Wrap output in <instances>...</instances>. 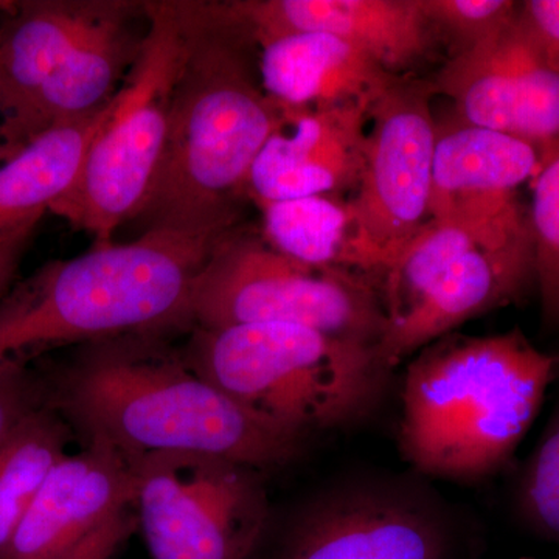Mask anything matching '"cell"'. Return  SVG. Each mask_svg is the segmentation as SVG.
I'll list each match as a JSON object with an SVG mask.
<instances>
[{
    "label": "cell",
    "mask_w": 559,
    "mask_h": 559,
    "mask_svg": "<svg viewBox=\"0 0 559 559\" xmlns=\"http://www.w3.org/2000/svg\"><path fill=\"white\" fill-rule=\"evenodd\" d=\"M40 388L44 404L87 440L108 441L131 457L200 452L261 469L289 462L301 443L148 336L95 342Z\"/></svg>",
    "instance_id": "1"
},
{
    "label": "cell",
    "mask_w": 559,
    "mask_h": 559,
    "mask_svg": "<svg viewBox=\"0 0 559 559\" xmlns=\"http://www.w3.org/2000/svg\"><path fill=\"white\" fill-rule=\"evenodd\" d=\"M229 231L148 229L55 261L0 299V371L75 342L150 336L191 322L194 283Z\"/></svg>",
    "instance_id": "2"
},
{
    "label": "cell",
    "mask_w": 559,
    "mask_h": 559,
    "mask_svg": "<svg viewBox=\"0 0 559 559\" xmlns=\"http://www.w3.org/2000/svg\"><path fill=\"white\" fill-rule=\"evenodd\" d=\"M182 3L189 43L173 92L167 142L139 218L148 229L230 231L260 151L283 109L252 79L245 39Z\"/></svg>",
    "instance_id": "3"
},
{
    "label": "cell",
    "mask_w": 559,
    "mask_h": 559,
    "mask_svg": "<svg viewBox=\"0 0 559 559\" xmlns=\"http://www.w3.org/2000/svg\"><path fill=\"white\" fill-rule=\"evenodd\" d=\"M559 359L520 330L448 334L419 349L403 384L400 448L426 476L477 480L513 457L538 417Z\"/></svg>",
    "instance_id": "4"
},
{
    "label": "cell",
    "mask_w": 559,
    "mask_h": 559,
    "mask_svg": "<svg viewBox=\"0 0 559 559\" xmlns=\"http://www.w3.org/2000/svg\"><path fill=\"white\" fill-rule=\"evenodd\" d=\"M186 359L242 407L299 437L369 417L392 370L374 345L290 323L197 329Z\"/></svg>",
    "instance_id": "5"
},
{
    "label": "cell",
    "mask_w": 559,
    "mask_h": 559,
    "mask_svg": "<svg viewBox=\"0 0 559 559\" xmlns=\"http://www.w3.org/2000/svg\"><path fill=\"white\" fill-rule=\"evenodd\" d=\"M145 10L148 33L130 76L92 140L79 178L50 207L91 234L97 248L112 245L121 224L139 218L145 209L164 156L173 92L189 43L182 3H148Z\"/></svg>",
    "instance_id": "6"
},
{
    "label": "cell",
    "mask_w": 559,
    "mask_h": 559,
    "mask_svg": "<svg viewBox=\"0 0 559 559\" xmlns=\"http://www.w3.org/2000/svg\"><path fill=\"white\" fill-rule=\"evenodd\" d=\"M190 316L202 330L290 323L374 347L385 326L380 293L355 272L308 266L231 230L194 283Z\"/></svg>",
    "instance_id": "7"
},
{
    "label": "cell",
    "mask_w": 559,
    "mask_h": 559,
    "mask_svg": "<svg viewBox=\"0 0 559 559\" xmlns=\"http://www.w3.org/2000/svg\"><path fill=\"white\" fill-rule=\"evenodd\" d=\"M135 459L139 527L154 559H248L267 521L257 471L200 452Z\"/></svg>",
    "instance_id": "8"
},
{
    "label": "cell",
    "mask_w": 559,
    "mask_h": 559,
    "mask_svg": "<svg viewBox=\"0 0 559 559\" xmlns=\"http://www.w3.org/2000/svg\"><path fill=\"white\" fill-rule=\"evenodd\" d=\"M432 81L396 76L370 108L349 270L382 275L429 216L437 121Z\"/></svg>",
    "instance_id": "9"
},
{
    "label": "cell",
    "mask_w": 559,
    "mask_h": 559,
    "mask_svg": "<svg viewBox=\"0 0 559 559\" xmlns=\"http://www.w3.org/2000/svg\"><path fill=\"white\" fill-rule=\"evenodd\" d=\"M454 119L527 142L540 157L559 143V66L520 13L479 46L455 55L432 81Z\"/></svg>",
    "instance_id": "10"
},
{
    "label": "cell",
    "mask_w": 559,
    "mask_h": 559,
    "mask_svg": "<svg viewBox=\"0 0 559 559\" xmlns=\"http://www.w3.org/2000/svg\"><path fill=\"white\" fill-rule=\"evenodd\" d=\"M451 533L421 496L388 485L336 489L294 522L277 559H448Z\"/></svg>",
    "instance_id": "11"
},
{
    "label": "cell",
    "mask_w": 559,
    "mask_h": 559,
    "mask_svg": "<svg viewBox=\"0 0 559 559\" xmlns=\"http://www.w3.org/2000/svg\"><path fill=\"white\" fill-rule=\"evenodd\" d=\"M201 5L210 20L259 46L294 33H326L366 51L396 76L421 61L433 43L421 0H240Z\"/></svg>",
    "instance_id": "12"
},
{
    "label": "cell",
    "mask_w": 559,
    "mask_h": 559,
    "mask_svg": "<svg viewBox=\"0 0 559 559\" xmlns=\"http://www.w3.org/2000/svg\"><path fill=\"white\" fill-rule=\"evenodd\" d=\"M370 103L283 109L248 179L255 202L334 197L358 186Z\"/></svg>",
    "instance_id": "13"
},
{
    "label": "cell",
    "mask_w": 559,
    "mask_h": 559,
    "mask_svg": "<svg viewBox=\"0 0 559 559\" xmlns=\"http://www.w3.org/2000/svg\"><path fill=\"white\" fill-rule=\"evenodd\" d=\"M135 496V459L108 441L90 439L44 481L7 559H64L114 514L134 507Z\"/></svg>",
    "instance_id": "14"
},
{
    "label": "cell",
    "mask_w": 559,
    "mask_h": 559,
    "mask_svg": "<svg viewBox=\"0 0 559 559\" xmlns=\"http://www.w3.org/2000/svg\"><path fill=\"white\" fill-rule=\"evenodd\" d=\"M532 282L533 259L473 250L452 264L414 310L385 325L378 355L393 369L468 320L516 300Z\"/></svg>",
    "instance_id": "15"
},
{
    "label": "cell",
    "mask_w": 559,
    "mask_h": 559,
    "mask_svg": "<svg viewBox=\"0 0 559 559\" xmlns=\"http://www.w3.org/2000/svg\"><path fill=\"white\" fill-rule=\"evenodd\" d=\"M260 47L261 87L283 109L373 105L396 79L366 51L326 33H294Z\"/></svg>",
    "instance_id": "16"
},
{
    "label": "cell",
    "mask_w": 559,
    "mask_h": 559,
    "mask_svg": "<svg viewBox=\"0 0 559 559\" xmlns=\"http://www.w3.org/2000/svg\"><path fill=\"white\" fill-rule=\"evenodd\" d=\"M130 3L108 2L98 21L66 55L40 87L24 142L55 124L70 123L105 108L117 95L124 69L138 60L142 39L128 27Z\"/></svg>",
    "instance_id": "17"
},
{
    "label": "cell",
    "mask_w": 559,
    "mask_h": 559,
    "mask_svg": "<svg viewBox=\"0 0 559 559\" xmlns=\"http://www.w3.org/2000/svg\"><path fill=\"white\" fill-rule=\"evenodd\" d=\"M114 100L92 116L40 132L0 165V246L28 240L44 213L73 186Z\"/></svg>",
    "instance_id": "18"
},
{
    "label": "cell",
    "mask_w": 559,
    "mask_h": 559,
    "mask_svg": "<svg viewBox=\"0 0 559 559\" xmlns=\"http://www.w3.org/2000/svg\"><path fill=\"white\" fill-rule=\"evenodd\" d=\"M106 3H38L0 33V109L14 139L24 140L40 87L91 31Z\"/></svg>",
    "instance_id": "19"
},
{
    "label": "cell",
    "mask_w": 559,
    "mask_h": 559,
    "mask_svg": "<svg viewBox=\"0 0 559 559\" xmlns=\"http://www.w3.org/2000/svg\"><path fill=\"white\" fill-rule=\"evenodd\" d=\"M540 153L502 132L463 121L437 124L429 218H440L454 202L516 194L535 178Z\"/></svg>",
    "instance_id": "20"
},
{
    "label": "cell",
    "mask_w": 559,
    "mask_h": 559,
    "mask_svg": "<svg viewBox=\"0 0 559 559\" xmlns=\"http://www.w3.org/2000/svg\"><path fill=\"white\" fill-rule=\"evenodd\" d=\"M72 430L60 412L43 403L0 443V559L9 557L14 535L44 481L68 457Z\"/></svg>",
    "instance_id": "21"
},
{
    "label": "cell",
    "mask_w": 559,
    "mask_h": 559,
    "mask_svg": "<svg viewBox=\"0 0 559 559\" xmlns=\"http://www.w3.org/2000/svg\"><path fill=\"white\" fill-rule=\"evenodd\" d=\"M264 240L282 255L312 267L349 270L353 221L348 202L334 197L257 202Z\"/></svg>",
    "instance_id": "22"
},
{
    "label": "cell",
    "mask_w": 559,
    "mask_h": 559,
    "mask_svg": "<svg viewBox=\"0 0 559 559\" xmlns=\"http://www.w3.org/2000/svg\"><path fill=\"white\" fill-rule=\"evenodd\" d=\"M476 249L479 248L473 235L459 221H426L381 275L384 278L380 296L385 325L414 310L455 261Z\"/></svg>",
    "instance_id": "23"
},
{
    "label": "cell",
    "mask_w": 559,
    "mask_h": 559,
    "mask_svg": "<svg viewBox=\"0 0 559 559\" xmlns=\"http://www.w3.org/2000/svg\"><path fill=\"white\" fill-rule=\"evenodd\" d=\"M528 210L544 319L559 325V143L540 157Z\"/></svg>",
    "instance_id": "24"
},
{
    "label": "cell",
    "mask_w": 559,
    "mask_h": 559,
    "mask_svg": "<svg viewBox=\"0 0 559 559\" xmlns=\"http://www.w3.org/2000/svg\"><path fill=\"white\" fill-rule=\"evenodd\" d=\"M518 506L538 535L559 540V399L522 471Z\"/></svg>",
    "instance_id": "25"
},
{
    "label": "cell",
    "mask_w": 559,
    "mask_h": 559,
    "mask_svg": "<svg viewBox=\"0 0 559 559\" xmlns=\"http://www.w3.org/2000/svg\"><path fill=\"white\" fill-rule=\"evenodd\" d=\"M520 7L521 2L511 0H421L430 27L447 33L457 53L502 32L518 16Z\"/></svg>",
    "instance_id": "26"
},
{
    "label": "cell",
    "mask_w": 559,
    "mask_h": 559,
    "mask_svg": "<svg viewBox=\"0 0 559 559\" xmlns=\"http://www.w3.org/2000/svg\"><path fill=\"white\" fill-rule=\"evenodd\" d=\"M44 403L40 382L25 369L0 371V443L25 415Z\"/></svg>",
    "instance_id": "27"
},
{
    "label": "cell",
    "mask_w": 559,
    "mask_h": 559,
    "mask_svg": "<svg viewBox=\"0 0 559 559\" xmlns=\"http://www.w3.org/2000/svg\"><path fill=\"white\" fill-rule=\"evenodd\" d=\"M134 507L119 511L86 536L64 559H114L139 525Z\"/></svg>",
    "instance_id": "28"
},
{
    "label": "cell",
    "mask_w": 559,
    "mask_h": 559,
    "mask_svg": "<svg viewBox=\"0 0 559 559\" xmlns=\"http://www.w3.org/2000/svg\"><path fill=\"white\" fill-rule=\"evenodd\" d=\"M521 16L551 60L559 66V0L521 2Z\"/></svg>",
    "instance_id": "29"
},
{
    "label": "cell",
    "mask_w": 559,
    "mask_h": 559,
    "mask_svg": "<svg viewBox=\"0 0 559 559\" xmlns=\"http://www.w3.org/2000/svg\"><path fill=\"white\" fill-rule=\"evenodd\" d=\"M27 241H14L0 246V299L10 290Z\"/></svg>",
    "instance_id": "30"
}]
</instances>
